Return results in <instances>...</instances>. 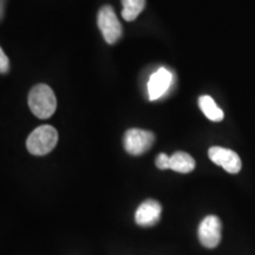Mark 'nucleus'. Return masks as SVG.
I'll return each mask as SVG.
<instances>
[{"label":"nucleus","instance_id":"nucleus-14","mask_svg":"<svg viewBox=\"0 0 255 255\" xmlns=\"http://www.w3.org/2000/svg\"><path fill=\"white\" fill-rule=\"evenodd\" d=\"M4 15V0H1V18Z\"/></svg>","mask_w":255,"mask_h":255},{"label":"nucleus","instance_id":"nucleus-7","mask_svg":"<svg viewBox=\"0 0 255 255\" xmlns=\"http://www.w3.org/2000/svg\"><path fill=\"white\" fill-rule=\"evenodd\" d=\"M173 83V73L165 68L158 69L151 75L148 82V96L150 101H156L165 95Z\"/></svg>","mask_w":255,"mask_h":255},{"label":"nucleus","instance_id":"nucleus-10","mask_svg":"<svg viewBox=\"0 0 255 255\" xmlns=\"http://www.w3.org/2000/svg\"><path fill=\"white\" fill-rule=\"evenodd\" d=\"M199 105L202 113L207 116V119L213 121V122H220L225 117L221 108L215 103V101L210 96H201L199 98Z\"/></svg>","mask_w":255,"mask_h":255},{"label":"nucleus","instance_id":"nucleus-11","mask_svg":"<svg viewBox=\"0 0 255 255\" xmlns=\"http://www.w3.org/2000/svg\"><path fill=\"white\" fill-rule=\"evenodd\" d=\"M122 17L124 20L132 21L145 7V0H122Z\"/></svg>","mask_w":255,"mask_h":255},{"label":"nucleus","instance_id":"nucleus-5","mask_svg":"<svg viewBox=\"0 0 255 255\" xmlns=\"http://www.w3.org/2000/svg\"><path fill=\"white\" fill-rule=\"evenodd\" d=\"M199 240L203 247L215 248L221 241L222 223L216 215H208L202 220L199 226Z\"/></svg>","mask_w":255,"mask_h":255},{"label":"nucleus","instance_id":"nucleus-2","mask_svg":"<svg viewBox=\"0 0 255 255\" xmlns=\"http://www.w3.org/2000/svg\"><path fill=\"white\" fill-rule=\"evenodd\" d=\"M58 142V132L53 127L41 126L30 133L26 141V148L30 154L44 156L55 149Z\"/></svg>","mask_w":255,"mask_h":255},{"label":"nucleus","instance_id":"nucleus-3","mask_svg":"<svg viewBox=\"0 0 255 255\" xmlns=\"http://www.w3.org/2000/svg\"><path fill=\"white\" fill-rule=\"evenodd\" d=\"M155 142L154 132L142 129H129L124 133V149L128 154L139 156L150 150Z\"/></svg>","mask_w":255,"mask_h":255},{"label":"nucleus","instance_id":"nucleus-9","mask_svg":"<svg viewBox=\"0 0 255 255\" xmlns=\"http://www.w3.org/2000/svg\"><path fill=\"white\" fill-rule=\"evenodd\" d=\"M170 169L181 174H188L195 169V159L184 151H176L170 156Z\"/></svg>","mask_w":255,"mask_h":255},{"label":"nucleus","instance_id":"nucleus-4","mask_svg":"<svg viewBox=\"0 0 255 255\" xmlns=\"http://www.w3.org/2000/svg\"><path fill=\"white\" fill-rule=\"evenodd\" d=\"M97 24L108 44H115L122 36V25L110 5H105L98 11Z\"/></svg>","mask_w":255,"mask_h":255},{"label":"nucleus","instance_id":"nucleus-1","mask_svg":"<svg viewBox=\"0 0 255 255\" xmlns=\"http://www.w3.org/2000/svg\"><path fill=\"white\" fill-rule=\"evenodd\" d=\"M28 107L34 116L40 120H47L55 114L57 100L55 92L49 85L38 84L28 94Z\"/></svg>","mask_w":255,"mask_h":255},{"label":"nucleus","instance_id":"nucleus-8","mask_svg":"<svg viewBox=\"0 0 255 255\" xmlns=\"http://www.w3.org/2000/svg\"><path fill=\"white\" fill-rule=\"evenodd\" d=\"M162 206L155 200H146L139 205L135 213V221L141 227H151L161 219Z\"/></svg>","mask_w":255,"mask_h":255},{"label":"nucleus","instance_id":"nucleus-6","mask_svg":"<svg viewBox=\"0 0 255 255\" xmlns=\"http://www.w3.org/2000/svg\"><path fill=\"white\" fill-rule=\"evenodd\" d=\"M210 161L219 167H222L229 174H238L241 170L242 163L239 155L231 149L222 146H212L208 150Z\"/></svg>","mask_w":255,"mask_h":255},{"label":"nucleus","instance_id":"nucleus-12","mask_svg":"<svg viewBox=\"0 0 255 255\" xmlns=\"http://www.w3.org/2000/svg\"><path fill=\"white\" fill-rule=\"evenodd\" d=\"M156 167L161 170H165V169H170V156H168L164 152H161L155 159Z\"/></svg>","mask_w":255,"mask_h":255},{"label":"nucleus","instance_id":"nucleus-13","mask_svg":"<svg viewBox=\"0 0 255 255\" xmlns=\"http://www.w3.org/2000/svg\"><path fill=\"white\" fill-rule=\"evenodd\" d=\"M8 69H9V60L1 49L0 50V72L4 75V73L8 72Z\"/></svg>","mask_w":255,"mask_h":255}]
</instances>
